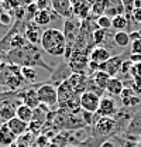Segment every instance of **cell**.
Wrapping results in <instances>:
<instances>
[{
	"label": "cell",
	"mask_w": 141,
	"mask_h": 147,
	"mask_svg": "<svg viewBox=\"0 0 141 147\" xmlns=\"http://www.w3.org/2000/svg\"><path fill=\"white\" fill-rule=\"evenodd\" d=\"M126 134L128 136H141V110H137L131 117L128 126L126 129Z\"/></svg>",
	"instance_id": "e0dca14e"
},
{
	"label": "cell",
	"mask_w": 141,
	"mask_h": 147,
	"mask_svg": "<svg viewBox=\"0 0 141 147\" xmlns=\"http://www.w3.org/2000/svg\"><path fill=\"white\" fill-rule=\"evenodd\" d=\"M21 76L26 82H37V71L31 67H21Z\"/></svg>",
	"instance_id": "f1b7e54d"
},
{
	"label": "cell",
	"mask_w": 141,
	"mask_h": 147,
	"mask_svg": "<svg viewBox=\"0 0 141 147\" xmlns=\"http://www.w3.org/2000/svg\"><path fill=\"white\" fill-rule=\"evenodd\" d=\"M90 13V3L88 0H76L72 3V17H78L79 20H86Z\"/></svg>",
	"instance_id": "5bb4252c"
},
{
	"label": "cell",
	"mask_w": 141,
	"mask_h": 147,
	"mask_svg": "<svg viewBox=\"0 0 141 147\" xmlns=\"http://www.w3.org/2000/svg\"><path fill=\"white\" fill-rule=\"evenodd\" d=\"M128 59H130L133 64H140L141 62V54H130Z\"/></svg>",
	"instance_id": "60d3db41"
},
{
	"label": "cell",
	"mask_w": 141,
	"mask_h": 147,
	"mask_svg": "<svg viewBox=\"0 0 141 147\" xmlns=\"http://www.w3.org/2000/svg\"><path fill=\"white\" fill-rule=\"evenodd\" d=\"M4 61L7 64L11 65H17V67H42L44 69L52 72L54 68L51 65H48L44 59H42V50L40 45H34L27 42V45H24L20 50H10L7 54Z\"/></svg>",
	"instance_id": "6da1fadb"
},
{
	"label": "cell",
	"mask_w": 141,
	"mask_h": 147,
	"mask_svg": "<svg viewBox=\"0 0 141 147\" xmlns=\"http://www.w3.org/2000/svg\"><path fill=\"white\" fill-rule=\"evenodd\" d=\"M133 67H134V64H133L130 59H126V61L123 62V65H122V69H120V72L123 74V75H130L131 69H133Z\"/></svg>",
	"instance_id": "d590c367"
},
{
	"label": "cell",
	"mask_w": 141,
	"mask_h": 147,
	"mask_svg": "<svg viewBox=\"0 0 141 147\" xmlns=\"http://www.w3.org/2000/svg\"><path fill=\"white\" fill-rule=\"evenodd\" d=\"M113 42H114L117 47H120V48H126V47H128V45L131 44L130 34H128L127 31H117V33H114V36H113Z\"/></svg>",
	"instance_id": "cb8c5ba5"
},
{
	"label": "cell",
	"mask_w": 141,
	"mask_h": 147,
	"mask_svg": "<svg viewBox=\"0 0 141 147\" xmlns=\"http://www.w3.org/2000/svg\"><path fill=\"white\" fill-rule=\"evenodd\" d=\"M106 10L105 6H103V1L102 0H95L93 3H90V14H93L95 18L100 17V16H105Z\"/></svg>",
	"instance_id": "83f0119b"
},
{
	"label": "cell",
	"mask_w": 141,
	"mask_h": 147,
	"mask_svg": "<svg viewBox=\"0 0 141 147\" xmlns=\"http://www.w3.org/2000/svg\"><path fill=\"white\" fill-rule=\"evenodd\" d=\"M37 86H38V85L27 86V88L21 89L20 92H17L18 98L21 99V103L26 105V106H28V108H31L33 110L37 109V108L41 105L40 98H38V93H37Z\"/></svg>",
	"instance_id": "8992f818"
},
{
	"label": "cell",
	"mask_w": 141,
	"mask_h": 147,
	"mask_svg": "<svg viewBox=\"0 0 141 147\" xmlns=\"http://www.w3.org/2000/svg\"><path fill=\"white\" fill-rule=\"evenodd\" d=\"M70 1H72V3H73V1H76V0H70Z\"/></svg>",
	"instance_id": "ee69618b"
},
{
	"label": "cell",
	"mask_w": 141,
	"mask_h": 147,
	"mask_svg": "<svg viewBox=\"0 0 141 147\" xmlns=\"http://www.w3.org/2000/svg\"><path fill=\"white\" fill-rule=\"evenodd\" d=\"M131 54H141V40L131 42Z\"/></svg>",
	"instance_id": "74e56055"
},
{
	"label": "cell",
	"mask_w": 141,
	"mask_h": 147,
	"mask_svg": "<svg viewBox=\"0 0 141 147\" xmlns=\"http://www.w3.org/2000/svg\"><path fill=\"white\" fill-rule=\"evenodd\" d=\"M37 93H38V98H40V102L41 105L47 106V108H54V106H58V91H56V86L52 84H40L37 86Z\"/></svg>",
	"instance_id": "277c9868"
},
{
	"label": "cell",
	"mask_w": 141,
	"mask_h": 147,
	"mask_svg": "<svg viewBox=\"0 0 141 147\" xmlns=\"http://www.w3.org/2000/svg\"><path fill=\"white\" fill-rule=\"evenodd\" d=\"M131 17H133V20L136 23L141 24V9H134L133 13H131Z\"/></svg>",
	"instance_id": "f35d334b"
},
{
	"label": "cell",
	"mask_w": 141,
	"mask_h": 147,
	"mask_svg": "<svg viewBox=\"0 0 141 147\" xmlns=\"http://www.w3.org/2000/svg\"><path fill=\"white\" fill-rule=\"evenodd\" d=\"M96 24L102 30H110L111 28V18L109 16H106V14L105 16H100V17L96 18Z\"/></svg>",
	"instance_id": "1f68e13d"
},
{
	"label": "cell",
	"mask_w": 141,
	"mask_h": 147,
	"mask_svg": "<svg viewBox=\"0 0 141 147\" xmlns=\"http://www.w3.org/2000/svg\"><path fill=\"white\" fill-rule=\"evenodd\" d=\"M122 3L126 9V14H127L126 17L128 18V16H131V13L134 10V0H122Z\"/></svg>",
	"instance_id": "e575fe53"
},
{
	"label": "cell",
	"mask_w": 141,
	"mask_h": 147,
	"mask_svg": "<svg viewBox=\"0 0 141 147\" xmlns=\"http://www.w3.org/2000/svg\"><path fill=\"white\" fill-rule=\"evenodd\" d=\"M89 54L86 50H75L66 59L72 72H86L89 65ZM88 74V72H86Z\"/></svg>",
	"instance_id": "5b68a950"
},
{
	"label": "cell",
	"mask_w": 141,
	"mask_h": 147,
	"mask_svg": "<svg viewBox=\"0 0 141 147\" xmlns=\"http://www.w3.org/2000/svg\"><path fill=\"white\" fill-rule=\"evenodd\" d=\"M90 78H92V81L95 82V85H96L97 88L106 91V86H107V84H109V81H110L111 76L107 75L106 72H103V71H97V72L93 74Z\"/></svg>",
	"instance_id": "603a6c76"
},
{
	"label": "cell",
	"mask_w": 141,
	"mask_h": 147,
	"mask_svg": "<svg viewBox=\"0 0 141 147\" xmlns=\"http://www.w3.org/2000/svg\"><path fill=\"white\" fill-rule=\"evenodd\" d=\"M41 36H42V31L40 30V26H37L35 23H31V21L26 23V26H24V37H26V40L30 44L40 45Z\"/></svg>",
	"instance_id": "7c38bea8"
},
{
	"label": "cell",
	"mask_w": 141,
	"mask_h": 147,
	"mask_svg": "<svg viewBox=\"0 0 141 147\" xmlns=\"http://www.w3.org/2000/svg\"><path fill=\"white\" fill-rule=\"evenodd\" d=\"M3 13H6V10H4V9H3V6L0 4V17H1V14H3Z\"/></svg>",
	"instance_id": "7bdbcfd3"
},
{
	"label": "cell",
	"mask_w": 141,
	"mask_h": 147,
	"mask_svg": "<svg viewBox=\"0 0 141 147\" xmlns=\"http://www.w3.org/2000/svg\"><path fill=\"white\" fill-rule=\"evenodd\" d=\"M66 147H72V146H66Z\"/></svg>",
	"instance_id": "f6af8a7d"
},
{
	"label": "cell",
	"mask_w": 141,
	"mask_h": 147,
	"mask_svg": "<svg viewBox=\"0 0 141 147\" xmlns=\"http://www.w3.org/2000/svg\"><path fill=\"white\" fill-rule=\"evenodd\" d=\"M141 102V99L137 96V95H134V96H130V98H124L122 99V103H123L124 108H127V109H134L136 106H138Z\"/></svg>",
	"instance_id": "4dcf8cb0"
},
{
	"label": "cell",
	"mask_w": 141,
	"mask_h": 147,
	"mask_svg": "<svg viewBox=\"0 0 141 147\" xmlns=\"http://www.w3.org/2000/svg\"><path fill=\"white\" fill-rule=\"evenodd\" d=\"M40 47L42 51H45L51 57H62L65 55L68 41H66L64 31L58 28H47L42 31Z\"/></svg>",
	"instance_id": "7a4b0ae2"
},
{
	"label": "cell",
	"mask_w": 141,
	"mask_h": 147,
	"mask_svg": "<svg viewBox=\"0 0 141 147\" xmlns=\"http://www.w3.org/2000/svg\"><path fill=\"white\" fill-rule=\"evenodd\" d=\"M27 42L28 41L26 40L24 34H20L18 31H16L10 38V50H20L24 45H27Z\"/></svg>",
	"instance_id": "d4e9b609"
},
{
	"label": "cell",
	"mask_w": 141,
	"mask_h": 147,
	"mask_svg": "<svg viewBox=\"0 0 141 147\" xmlns=\"http://www.w3.org/2000/svg\"><path fill=\"white\" fill-rule=\"evenodd\" d=\"M136 95H141V78L140 76H133L131 81V86H130Z\"/></svg>",
	"instance_id": "d6a6232c"
},
{
	"label": "cell",
	"mask_w": 141,
	"mask_h": 147,
	"mask_svg": "<svg viewBox=\"0 0 141 147\" xmlns=\"http://www.w3.org/2000/svg\"><path fill=\"white\" fill-rule=\"evenodd\" d=\"M124 57H126V54H119V55L111 57L109 61H106L105 64H102V65L99 67V71H103V72H106L107 75H110L111 78H114L117 74L120 72L122 65H123V62L126 61Z\"/></svg>",
	"instance_id": "ba28073f"
},
{
	"label": "cell",
	"mask_w": 141,
	"mask_h": 147,
	"mask_svg": "<svg viewBox=\"0 0 141 147\" xmlns=\"http://www.w3.org/2000/svg\"><path fill=\"white\" fill-rule=\"evenodd\" d=\"M107 34H109V30H102V28L95 30L93 34H92V41H93V44H95L96 47H102V44L105 42Z\"/></svg>",
	"instance_id": "4316f807"
},
{
	"label": "cell",
	"mask_w": 141,
	"mask_h": 147,
	"mask_svg": "<svg viewBox=\"0 0 141 147\" xmlns=\"http://www.w3.org/2000/svg\"><path fill=\"white\" fill-rule=\"evenodd\" d=\"M123 89H124V82L120 78H117V76L110 78V81H109V84H107V86H106V92H107L111 98L120 96Z\"/></svg>",
	"instance_id": "ac0fdd59"
},
{
	"label": "cell",
	"mask_w": 141,
	"mask_h": 147,
	"mask_svg": "<svg viewBox=\"0 0 141 147\" xmlns=\"http://www.w3.org/2000/svg\"><path fill=\"white\" fill-rule=\"evenodd\" d=\"M16 117H18L20 120H23V122H26V123H31V120H33V117H34V110L21 103L20 106H17V109H16Z\"/></svg>",
	"instance_id": "44dd1931"
},
{
	"label": "cell",
	"mask_w": 141,
	"mask_h": 147,
	"mask_svg": "<svg viewBox=\"0 0 141 147\" xmlns=\"http://www.w3.org/2000/svg\"><path fill=\"white\" fill-rule=\"evenodd\" d=\"M103 142H106L105 139H100V137H93L90 136L88 139H85L83 142H81L78 147H100L103 144Z\"/></svg>",
	"instance_id": "f546056e"
},
{
	"label": "cell",
	"mask_w": 141,
	"mask_h": 147,
	"mask_svg": "<svg viewBox=\"0 0 141 147\" xmlns=\"http://www.w3.org/2000/svg\"><path fill=\"white\" fill-rule=\"evenodd\" d=\"M103 6L106 10V16H109L110 18L116 17V16H124L126 9H124L122 0H102Z\"/></svg>",
	"instance_id": "4fadbf2b"
},
{
	"label": "cell",
	"mask_w": 141,
	"mask_h": 147,
	"mask_svg": "<svg viewBox=\"0 0 141 147\" xmlns=\"http://www.w3.org/2000/svg\"><path fill=\"white\" fill-rule=\"evenodd\" d=\"M56 91H58V103H59V105L64 103V102H66L73 95H76V92L73 91V88L70 86L68 79L64 81L62 84H59V85L56 86ZM59 105H58V106H59Z\"/></svg>",
	"instance_id": "2e32d148"
},
{
	"label": "cell",
	"mask_w": 141,
	"mask_h": 147,
	"mask_svg": "<svg viewBox=\"0 0 141 147\" xmlns=\"http://www.w3.org/2000/svg\"><path fill=\"white\" fill-rule=\"evenodd\" d=\"M110 58H111L110 51H109L107 48H105V47H95V48L90 51V54H89V59H90L92 62L99 64V65L105 64L106 61H109Z\"/></svg>",
	"instance_id": "9a60e30c"
},
{
	"label": "cell",
	"mask_w": 141,
	"mask_h": 147,
	"mask_svg": "<svg viewBox=\"0 0 141 147\" xmlns=\"http://www.w3.org/2000/svg\"><path fill=\"white\" fill-rule=\"evenodd\" d=\"M92 129H93V134H92L93 137H100L105 140L119 133L117 122L114 120V117H99V120L95 123Z\"/></svg>",
	"instance_id": "3957f363"
},
{
	"label": "cell",
	"mask_w": 141,
	"mask_h": 147,
	"mask_svg": "<svg viewBox=\"0 0 141 147\" xmlns=\"http://www.w3.org/2000/svg\"><path fill=\"white\" fill-rule=\"evenodd\" d=\"M35 4L38 10H48V4H51V0H37Z\"/></svg>",
	"instance_id": "8d00e7d4"
},
{
	"label": "cell",
	"mask_w": 141,
	"mask_h": 147,
	"mask_svg": "<svg viewBox=\"0 0 141 147\" xmlns=\"http://www.w3.org/2000/svg\"><path fill=\"white\" fill-rule=\"evenodd\" d=\"M51 7L55 14L66 18H72V1L70 0H51Z\"/></svg>",
	"instance_id": "8fae6325"
},
{
	"label": "cell",
	"mask_w": 141,
	"mask_h": 147,
	"mask_svg": "<svg viewBox=\"0 0 141 147\" xmlns=\"http://www.w3.org/2000/svg\"><path fill=\"white\" fill-rule=\"evenodd\" d=\"M0 24H1V26L11 27V26H13V17H11V14H9L7 11H6V13H3V14H1V17H0Z\"/></svg>",
	"instance_id": "836d02e7"
},
{
	"label": "cell",
	"mask_w": 141,
	"mask_h": 147,
	"mask_svg": "<svg viewBox=\"0 0 141 147\" xmlns=\"http://www.w3.org/2000/svg\"><path fill=\"white\" fill-rule=\"evenodd\" d=\"M72 74L73 72L70 71L68 62H64V64L58 65L56 68H54V71L51 72V82H50V84L58 86L59 84H62L64 81H66Z\"/></svg>",
	"instance_id": "30bf717a"
},
{
	"label": "cell",
	"mask_w": 141,
	"mask_h": 147,
	"mask_svg": "<svg viewBox=\"0 0 141 147\" xmlns=\"http://www.w3.org/2000/svg\"><path fill=\"white\" fill-rule=\"evenodd\" d=\"M128 27V18L126 16H116L111 18V28L117 31H124V28Z\"/></svg>",
	"instance_id": "484cf974"
},
{
	"label": "cell",
	"mask_w": 141,
	"mask_h": 147,
	"mask_svg": "<svg viewBox=\"0 0 141 147\" xmlns=\"http://www.w3.org/2000/svg\"><path fill=\"white\" fill-rule=\"evenodd\" d=\"M119 112V106L111 96H103L100 99V105L97 109L99 117H114Z\"/></svg>",
	"instance_id": "9c48e42d"
},
{
	"label": "cell",
	"mask_w": 141,
	"mask_h": 147,
	"mask_svg": "<svg viewBox=\"0 0 141 147\" xmlns=\"http://www.w3.org/2000/svg\"><path fill=\"white\" fill-rule=\"evenodd\" d=\"M33 20H34L35 24L40 26V27L48 26L52 21V13H51V10H38Z\"/></svg>",
	"instance_id": "7402d4cb"
},
{
	"label": "cell",
	"mask_w": 141,
	"mask_h": 147,
	"mask_svg": "<svg viewBox=\"0 0 141 147\" xmlns=\"http://www.w3.org/2000/svg\"><path fill=\"white\" fill-rule=\"evenodd\" d=\"M130 75H131V76H140L141 78V62L140 64H134V67H133Z\"/></svg>",
	"instance_id": "ab89813d"
},
{
	"label": "cell",
	"mask_w": 141,
	"mask_h": 147,
	"mask_svg": "<svg viewBox=\"0 0 141 147\" xmlns=\"http://www.w3.org/2000/svg\"><path fill=\"white\" fill-rule=\"evenodd\" d=\"M17 136L7 127V125H1L0 126V146L9 147L16 142Z\"/></svg>",
	"instance_id": "d6986e66"
},
{
	"label": "cell",
	"mask_w": 141,
	"mask_h": 147,
	"mask_svg": "<svg viewBox=\"0 0 141 147\" xmlns=\"http://www.w3.org/2000/svg\"><path fill=\"white\" fill-rule=\"evenodd\" d=\"M7 127L10 129L16 136H23L27 130H28V123H26V122H23V120H20L18 117H13L11 120H9L7 123Z\"/></svg>",
	"instance_id": "ffe728a7"
},
{
	"label": "cell",
	"mask_w": 141,
	"mask_h": 147,
	"mask_svg": "<svg viewBox=\"0 0 141 147\" xmlns=\"http://www.w3.org/2000/svg\"><path fill=\"white\" fill-rule=\"evenodd\" d=\"M100 96L96 95L95 92L85 91L81 93V109L89 113H97L99 105H100Z\"/></svg>",
	"instance_id": "52a82bcc"
},
{
	"label": "cell",
	"mask_w": 141,
	"mask_h": 147,
	"mask_svg": "<svg viewBox=\"0 0 141 147\" xmlns=\"http://www.w3.org/2000/svg\"><path fill=\"white\" fill-rule=\"evenodd\" d=\"M100 147H116V146H114V143H113V142L106 140V142H103V144H102Z\"/></svg>",
	"instance_id": "b9f144b4"
}]
</instances>
